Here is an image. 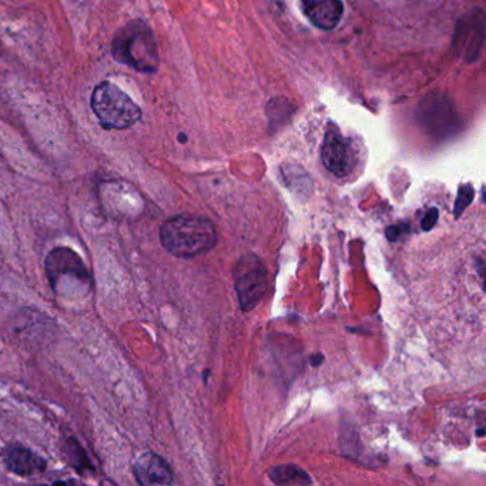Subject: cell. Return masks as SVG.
I'll list each match as a JSON object with an SVG mask.
<instances>
[{"instance_id": "cell-1", "label": "cell", "mask_w": 486, "mask_h": 486, "mask_svg": "<svg viewBox=\"0 0 486 486\" xmlns=\"http://www.w3.org/2000/svg\"><path fill=\"white\" fill-rule=\"evenodd\" d=\"M217 230L211 220L197 215H176L160 228L161 246L174 257L194 258L217 244Z\"/></svg>"}, {"instance_id": "cell-2", "label": "cell", "mask_w": 486, "mask_h": 486, "mask_svg": "<svg viewBox=\"0 0 486 486\" xmlns=\"http://www.w3.org/2000/svg\"><path fill=\"white\" fill-rule=\"evenodd\" d=\"M112 53L119 63L140 73H154L160 65L154 35L142 20H131L115 33Z\"/></svg>"}, {"instance_id": "cell-3", "label": "cell", "mask_w": 486, "mask_h": 486, "mask_svg": "<svg viewBox=\"0 0 486 486\" xmlns=\"http://www.w3.org/2000/svg\"><path fill=\"white\" fill-rule=\"evenodd\" d=\"M46 277L58 295L80 299L93 288V277L80 255L69 247L53 249L44 260Z\"/></svg>"}, {"instance_id": "cell-4", "label": "cell", "mask_w": 486, "mask_h": 486, "mask_svg": "<svg viewBox=\"0 0 486 486\" xmlns=\"http://www.w3.org/2000/svg\"><path fill=\"white\" fill-rule=\"evenodd\" d=\"M92 109L106 130H124L142 119L140 107L119 86L99 83L92 93Z\"/></svg>"}, {"instance_id": "cell-5", "label": "cell", "mask_w": 486, "mask_h": 486, "mask_svg": "<svg viewBox=\"0 0 486 486\" xmlns=\"http://www.w3.org/2000/svg\"><path fill=\"white\" fill-rule=\"evenodd\" d=\"M417 119L424 131L437 140L451 139L461 130V119L444 93H429L418 106Z\"/></svg>"}, {"instance_id": "cell-6", "label": "cell", "mask_w": 486, "mask_h": 486, "mask_svg": "<svg viewBox=\"0 0 486 486\" xmlns=\"http://www.w3.org/2000/svg\"><path fill=\"white\" fill-rule=\"evenodd\" d=\"M234 288L242 311H250L268 288V273L262 261L253 254L242 255L234 265Z\"/></svg>"}, {"instance_id": "cell-7", "label": "cell", "mask_w": 486, "mask_h": 486, "mask_svg": "<svg viewBox=\"0 0 486 486\" xmlns=\"http://www.w3.org/2000/svg\"><path fill=\"white\" fill-rule=\"evenodd\" d=\"M321 157L326 169L340 178L349 176L357 163V153L353 144L334 124L326 131Z\"/></svg>"}, {"instance_id": "cell-8", "label": "cell", "mask_w": 486, "mask_h": 486, "mask_svg": "<svg viewBox=\"0 0 486 486\" xmlns=\"http://www.w3.org/2000/svg\"><path fill=\"white\" fill-rule=\"evenodd\" d=\"M483 46V13L474 10L458 23L453 49L462 59L476 60Z\"/></svg>"}, {"instance_id": "cell-9", "label": "cell", "mask_w": 486, "mask_h": 486, "mask_svg": "<svg viewBox=\"0 0 486 486\" xmlns=\"http://www.w3.org/2000/svg\"><path fill=\"white\" fill-rule=\"evenodd\" d=\"M133 474L136 480L143 486L171 485L174 480L170 465L154 452L140 455L133 465Z\"/></svg>"}, {"instance_id": "cell-10", "label": "cell", "mask_w": 486, "mask_h": 486, "mask_svg": "<svg viewBox=\"0 0 486 486\" xmlns=\"http://www.w3.org/2000/svg\"><path fill=\"white\" fill-rule=\"evenodd\" d=\"M2 458L8 469L19 476H33L42 474L47 467V462L40 455L19 444L9 445L2 452Z\"/></svg>"}, {"instance_id": "cell-11", "label": "cell", "mask_w": 486, "mask_h": 486, "mask_svg": "<svg viewBox=\"0 0 486 486\" xmlns=\"http://www.w3.org/2000/svg\"><path fill=\"white\" fill-rule=\"evenodd\" d=\"M301 8L305 17L322 31L335 29L344 13L341 0H301Z\"/></svg>"}, {"instance_id": "cell-12", "label": "cell", "mask_w": 486, "mask_h": 486, "mask_svg": "<svg viewBox=\"0 0 486 486\" xmlns=\"http://www.w3.org/2000/svg\"><path fill=\"white\" fill-rule=\"evenodd\" d=\"M268 476L277 485H308L312 482L305 471L292 464L273 468Z\"/></svg>"}, {"instance_id": "cell-13", "label": "cell", "mask_w": 486, "mask_h": 486, "mask_svg": "<svg viewBox=\"0 0 486 486\" xmlns=\"http://www.w3.org/2000/svg\"><path fill=\"white\" fill-rule=\"evenodd\" d=\"M268 112V122L269 127H278L287 120H290L292 115V107L290 101H285L284 99H274L268 103L267 107Z\"/></svg>"}, {"instance_id": "cell-14", "label": "cell", "mask_w": 486, "mask_h": 486, "mask_svg": "<svg viewBox=\"0 0 486 486\" xmlns=\"http://www.w3.org/2000/svg\"><path fill=\"white\" fill-rule=\"evenodd\" d=\"M67 452H69L70 465H73L78 472L83 474L86 471H92V465L87 459V455L85 453L83 448L76 442V439L67 441Z\"/></svg>"}, {"instance_id": "cell-15", "label": "cell", "mask_w": 486, "mask_h": 486, "mask_svg": "<svg viewBox=\"0 0 486 486\" xmlns=\"http://www.w3.org/2000/svg\"><path fill=\"white\" fill-rule=\"evenodd\" d=\"M474 196H475V192H474V187L471 184L461 185V188H459V192H458L456 201H455V215L456 217H459V215L464 212V210L472 203Z\"/></svg>"}, {"instance_id": "cell-16", "label": "cell", "mask_w": 486, "mask_h": 486, "mask_svg": "<svg viewBox=\"0 0 486 486\" xmlns=\"http://www.w3.org/2000/svg\"><path fill=\"white\" fill-rule=\"evenodd\" d=\"M437 221H438V210H437V208H432V210H429V211L424 215V219H422L421 224H422V228H424L425 231H429L432 227H434V226L437 224Z\"/></svg>"}]
</instances>
